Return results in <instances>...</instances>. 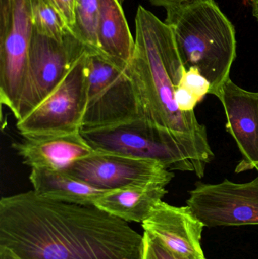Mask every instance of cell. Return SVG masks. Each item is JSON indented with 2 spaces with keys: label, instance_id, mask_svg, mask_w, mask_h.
<instances>
[{
  "label": "cell",
  "instance_id": "obj_1",
  "mask_svg": "<svg viewBox=\"0 0 258 259\" xmlns=\"http://www.w3.org/2000/svg\"><path fill=\"white\" fill-rule=\"evenodd\" d=\"M0 247L19 259H140L142 235L95 205L30 190L0 200Z\"/></svg>",
  "mask_w": 258,
  "mask_h": 259
},
{
  "label": "cell",
  "instance_id": "obj_2",
  "mask_svg": "<svg viewBox=\"0 0 258 259\" xmlns=\"http://www.w3.org/2000/svg\"><path fill=\"white\" fill-rule=\"evenodd\" d=\"M135 51L128 66L139 116L177 142L195 175L204 178L215 158L207 129L195 112H180L174 91L186 71L169 25L139 6L136 12Z\"/></svg>",
  "mask_w": 258,
  "mask_h": 259
},
{
  "label": "cell",
  "instance_id": "obj_3",
  "mask_svg": "<svg viewBox=\"0 0 258 259\" xmlns=\"http://www.w3.org/2000/svg\"><path fill=\"white\" fill-rule=\"evenodd\" d=\"M166 11L165 22L172 30L185 68H196L211 83L209 94L219 97L236 58L233 23L215 0H195Z\"/></svg>",
  "mask_w": 258,
  "mask_h": 259
},
{
  "label": "cell",
  "instance_id": "obj_4",
  "mask_svg": "<svg viewBox=\"0 0 258 259\" xmlns=\"http://www.w3.org/2000/svg\"><path fill=\"white\" fill-rule=\"evenodd\" d=\"M87 104L83 128L115 125L139 117L136 92L128 72L109 58L88 50Z\"/></svg>",
  "mask_w": 258,
  "mask_h": 259
},
{
  "label": "cell",
  "instance_id": "obj_5",
  "mask_svg": "<svg viewBox=\"0 0 258 259\" xmlns=\"http://www.w3.org/2000/svg\"><path fill=\"white\" fill-rule=\"evenodd\" d=\"M81 134L95 151L153 160L172 171L195 174L177 142L141 117L109 127L82 129Z\"/></svg>",
  "mask_w": 258,
  "mask_h": 259
},
{
  "label": "cell",
  "instance_id": "obj_6",
  "mask_svg": "<svg viewBox=\"0 0 258 259\" xmlns=\"http://www.w3.org/2000/svg\"><path fill=\"white\" fill-rule=\"evenodd\" d=\"M89 50L73 32L59 41L33 30L22 92L14 117L21 120L43 101Z\"/></svg>",
  "mask_w": 258,
  "mask_h": 259
},
{
  "label": "cell",
  "instance_id": "obj_7",
  "mask_svg": "<svg viewBox=\"0 0 258 259\" xmlns=\"http://www.w3.org/2000/svg\"><path fill=\"white\" fill-rule=\"evenodd\" d=\"M88 50L43 101L17 121V130L23 137L81 131L87 104L86 56Z\"/></svg>",
  "mask_w": 258,
  "mask_h": 259
},
{
  "label": "cell",
  "instance_id": "obj_8",
  "mask_svg": "<svg viewBox=\"0 0 258 259\" xmlns=\"http://www.w3.org/2000/svg\"><path fill=\"white\" fill-rule=\"evenodd\" d=\"M33 33L30 0H0V102L16 112Z\"/></svg>",
  "mask_w": 258,
  "mask_h": 259
},
{
  "label": "cell",
  "instance_id": "obj_9",
  "mask_svg": "<svg viewBox=\"0 0 258 259\" xmlns=\"http://www.w3.org/2000/svg\"><path fill=\"white\" fill-rule=\"evenodd\" d=\"M186 205L207 228L258 225V177L242 184L198 181Z\"/></svg>",
  "mask_w": 258,
  "mask_h": 259
},
{
  "label": "cell",
  "instance_id": "obj_10",
  "mask_svg": "<svg viewBox=\"0 0 258 259\" xmlns=\"http://www.w3.org/2000/svg\"><path fill=\"white\" fill-rule=\"evenodd\" d=\"M62 170L82 182L103 190L152 183L168 185L174 178V172L159 161L104 151H95Z\"/></svg>",
  "mask_w": 258,
  "mask_h": 259
},
{
  "label": "cell",
  "instance_id": "obj_11",
  "mask_svg": "<svg viewBox=\"0 0 258 259\" xmlns=\"http://www.w3.org/2000/svg\"><path fill=\"white\" fill-rule=\"evenodd\" d=\"M142 227L177 259L205 258L201 245L204 225L188 205L174 206L161 201Z\"/></svg>",
  "mask_w": 258,
  "mask_h": 259
},
{
  "label": "cell",
  "instance_id": "obj_12",
  "mask_svg": "<svg viewBox=\"0 0 258 259\" xmlns=\"http://www.w3.org/2000/svg\"><path fill=\"white\" fill-rule=\"evenodd\" d=\"M218 98L225 111L227 132L242 154L235 170L258 172V92L242 89L229 79Z\"/></svg>",
  "mask_w": 258,
  "mask_h": 259
},
{
  "label": "cell",
  "instance_id": "obj_13",
  "mask_svg": "<svg viewBox=\"0 0 258 259\" xmlns=\"http://www.w3.org/2000/svg\"><path fill=\"white\" fill-rule=\"evenodd\" d=\"M13 149L30 168L65 170L95 152L80 132L23 137Z\"/></svg>",
  "mask_w": 258,
  "mask_h": 259
},
{
  "label": "cell",
  "instance_id": "obj_14",
  "mask_svg": "<svg viewBox=\"0 0 258 259\" xmlns=\"http://www.w3.org/2000/svg\"><path fill=\"white\" fill-rule=\"evenodd\" d=\"M97 42L101 54L120 68H128L134 54L135 39L118 0H99Z\"/></svg>",
  "mask_w": 258,
  "mask_h": 259
},
{
  "label": "cell",
  "instance_id": "obj_15",
  "mask_svg": "<svg viewBox=\"0 0 258 259\" xmlns=\"http://www.w3.org/2000/svg\"><path fill=\"white\" fill-rule=\"evenodd\" d=\"M167 186L152 183L110 190L101 196L95 205L125 222L142 224L168 193Z\"/></svg>",
  "mask_w": 258,
  "mask_h": 259
},
{
  "label": "cell",
  "instance_id": "obj_16",
  "mask_svg": "<svg viewBox=\"0 0 258 259\" xmlns=\"http://www.w3.org/2000/svg\"><path fill=\"white\" fill-rule=\"evenodd\" d=\"M29 179L33 191L39 196L77 205H95L101 196L110 191L95 188L62 170L31 168Z\"/></svg>",
  "mask_w": 258,
  "mask_h": 259
},
{
  "label": "cell",
  "instance_id": "obj_17",
  "mask_svg": "<svg viewBox=\"0 0 258 259\" xmlns=\"http://www.w3.org/2000/svg\"><path fill=\"white\" fill-rule=\"evenodd\" d=\"M33 30L56 40H64L71 31L60 14L46 0H30Z\"/></svg>",
  "mask_w": 258,
  "mask_h": 259
},
{
  "label": "cell",
  "instance_id": "obj_18",
  "mask_svg": "<svg viewBox=\"0 0 258 259\" xmlns=\"http://www.w3.org/2000/svg\"><path fill=\"white\" fill-rule=\"evenodd\" d=\"M98 16L99 0H76L73 33L89 50L97 53H99L97 42Z\"/></svg>",
  "mask_w": 258,
  "mask_h": 259
},
{
  "label": "cell",
  "instance_id": "obj_19",
  "mask_svg": "<svg viewBox=\"0 0 258 259\" xmlns=\"http://www.w3.org/2000/svg\"><path fill=\"white\" fill-rule=\"evenodd\" d=\"M179 85L187 88L197 97L199 102H201L210 92V82L194 67L184 71Z\"/></svg>",
  "mask_w": 258,
  "mask_h": 259
},
{
  "label": "cell",
  "instance_id": "obj_20",
  "mask_svg": "<svg viewBox=\"0 0 258 259\" xmlns=\"http://www.w3.org/2000/svg\"><path fill=\"white\" fill-rule=\"evenodd\" d=\"M140 259H177L157 239L144 231Z\"/></svg>",
  "mask_w": 258,
  "mask_h": 259
},
{
  "label": "cell",
  "instance_id": "obj_21",
  "mask_svg": "<svg viewBox=\"0 0 258 259\" xmlns=\"http://www.w3.org/2000/svg\"><path fill=\"white\" fill-rule=\"evenodd\" d=\"M174 100L180 112L185 113L194 112L195 106L199 103V100L193 94L181 85L175 88Z\"/></svg>",
  "mask_w": 258,
  "mask_h": 259
},
{
  "label": "cell",
  "instance_id": "obj_22",
  "mask_svg": "<svg viewBox=\"0 0 258 259\" xmlns=\"http://www.w3.org/2000/svg\"><path fill=\"white\" fill-rule=\"evenodd\" d=\"M53 2L56 10L59 12L67 25L73 32L76 23V0H53Z\"/></svg>",
  "mask_w": 258,
  "mask_h": 259
},
{
  "label": "cell",
  "instance_id": "obj_23",
  "mask_svg": "<svg viewBox=\"0 0 258 259\" xmlns=\"http://www.w3.org/2000/svg\"><path fill=\"white\" fill-rule=\"evenodd\" d=\"M148 1L154 6H162V7L167 9V8L191 3V2L195 1V0H148Z\"/></svg>",
  "mask_w": 258,
  "mask_h": 259
},
{
  "label": "cell",
  "instance_id": "obj_24",
  "mask_svg": "<svg viewBox=\"0 0 258 259\" xmlns=\"http://www.w3.org/2000/svg\"><path fill=\"white\" fill-rule=\"evenodd\" d=\"M0 259H19L10 251L5 248L0 247Z\"/></svg>",
  "mask_w": 258,
  "mask_h": 259
},
{
  "label": "cell",
  "instance_id": "obj_25",
  "mask_svg": "<svg viewBox=\"0 0 258 259\" xmlns=\"http://www.w3.org/2000/svg\"><path fill=\"white\" fill-rule=\"evenodd\" d=\"M251 6H252L253 15L255 17L258 21V0H253L251 1Z\"/></svg>",
  "mask_w": 258,
  "mask_h": 259
},
{
  "label": "cell",
  "instance_id": "obj_26",
  "mask_svg": "<svg viewBox=\"0 0 258 259\" xmlns=\"http://www.w3.org/2000/svg\"><path fill=\"white\" fill-rule=\"evenodd\" d=\"M46 1L48 2V3H49L50 4H51V6H53V7L55 8V9H56V7H55L54 2H53V0H46Z\"/></svg>",
  "mask_w": 258,
  "mask_h": 259
},
{
  "label": "cell",
  "instance_id": "obj_27",
  "mask_svg": "<svg viewBox=\"0 0 258 259\" xmlns=\"http://www.w3.org/2000/svg\"><path fill=\"white\" fill-rule=\"evenodd\" d=\"M124 1H125V0H118V2H119V3H121V4H122V3H124Z\"/></svg>",
  "mask_w": 258,
  "mask_h": 259
},
{
  "label": "cell",
  "instance_id": "obj_28",
  "mask_svg": "<svg viewBox=\"0 0 258 259\" xmlns=\"http://www.w3.org/2000/svg\"><path fill=\"white\" fill-rule=\"evenodd\" d=\"M251 1H253V0H251Z\"/></svg>",
  "mask_w": 258,
  "mask_h": 259
}]
</instances>
